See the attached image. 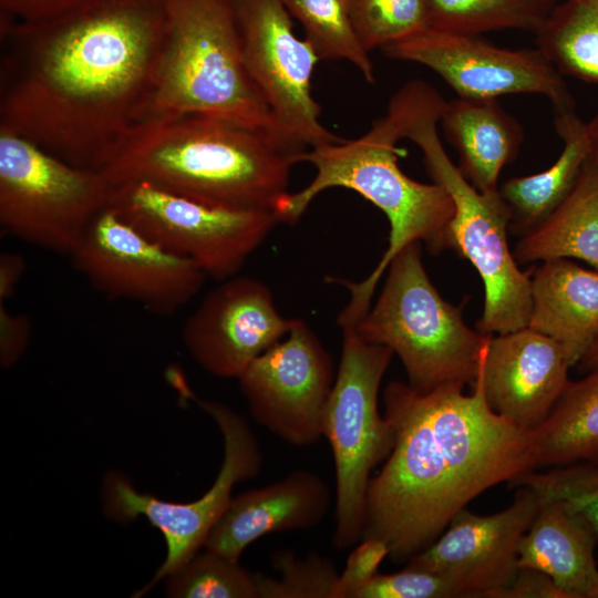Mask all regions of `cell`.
Here are the masks:
<instances>
[{
  "mask_svg": "<svg viewBox=\"0 0 598 598\" xmlns=\"http://www.w3.org/2000/svg\"><path fill=\"white\" fill-rule=\"evenodd\" d=\"M165 33V0H95L54 17L0 18V128L102 171L141 123Z\"/></svg>",
  "mask_w": 598,
  "mask_h": 598,
  "instance_id": "cell-1",
  "label": "cell"
},
{
  "mask_svg": "<svg viewBox=\"0 0 598 598\" xmlns=\"http://www.w3.org/2000/svg\"><path fill=\"white\" fill-rule=\"evenodd\" d=\"M383 403L394 445L369 482L361 539L383 540L395 563L430 546L483 492L535 470L530 433L489 409L478 375L471 394L392 381Z\"/></svg>",
  "mask_w": 598,
  "mask_h": 598,
  "instance_id": "cell-2",
  "label": "cell"
},
{
  "mask_svg": "<svg viewBox=\"0 0 598 598\" xmlns=\"http://www.w3.org/2000/svg\"><path fill=\"white\" fill-rule=\"evenodd\" d=\"M410 107L405 83L390 99L386 112L362 135L309 148L295 162L311 164L316 174L308 185L288 193L274 213L280 223L293 225L312 200L332 187L351 189L384 213L390 223L388 248L370 275L361 281L328 278L349 291L348 305L338 316L340 327L354 326L370 308L375 287L394 256L406 245L423 241L433 252L448 247L454 204L436 183H421L399 166L396 144L404 138Z\"/></svg>",
  "mask_w": 598,
  "mask_h": 598,
  "instance_id": "cell-3",
  "label": "cell"
},
{
  "mask_svg": "<svg viewBox=\"0 0 598 598\" xmlns=\"http://www.w3.org/2000/svg\"><path fill=\"white\" fill-rule=\"evenodd\" d=\"M295 157L260 131L179 114L138 123L101 172L110 183L144 179L215 205L274 212L289 193Z\"/></svg>",
  "mask_w": 598,
  "mask_h": 598,
  "instance_id": "cell-4",
  "label": "cell"
},
{
  "mask_svg": "<svg viewBox=\"0 0 598 598\" xmlns=\"http://www.w3.org/2000/svg\"><path fill=\"white\" fill-rule=\"evenodd\" d=\"M200 114L282 140L245 62L233 0H165V33L143 118Z\"/></svg>",
  "mask_w": 598,
  "mask_h": 598,
  "instance_id": "cell-5",
  "label": "cell"
},
{
  "mask_svg": "<svg viewBox=\"0 0 598 598\" xmlns=\"http://www.w3.org/2000/svg\"><path fill=\"white\" fill-rule=\"evenodd\" d=\"M444 103L433 86H422L413 99L404 138L420 147L433 182L453 200L448 247L475 267L484 285L478 331L494 336L526 328L532 307L530 272L519 269L509 249V212L498 189L478 190L448 157L437 133Z\"/></svg>",
  "mask_w": 598,
  "mask_h": 598,
  "instance_id": "cell-6",
  "label": "cell"
},
{
  "mask_svg": "<svg viewBox=\"0 0 598 598\" xmlns=\"http://www.w3.org/2000/svg\"><path fill=\"white\" fill-rule=\"evenodd\" d=\"M386 270L378 300L353 326L358 336L390 348L419 392L473 388L491 336L471 329L461 310L439 293L424 268L421 243L403 247Z\"/></svg>",
  "mask_w": 598,
  "mask_h": 598,
  "instance_id": "cell-7",
  "label": "cell"
},
{
  "mask_svg": "<svg viewBox=\"0 0 598 598\" xmlns=\"http://www.w3.org/2000/svg\"><path fill=\"white\" fill-rule=\"evenodd\" d=\"M341 329L340 361L323 416V437L330 444L336 474L332 544L338 550L360 542L371 473L394 445L393 427L378 404L394 353L364 341L353 326Z\"/></svg>",
  "mask_w": 598,
  "mask_h": 598,
  "instance_id": "cell-8",
  "label": "cell"
},
{
  "mask_svg": "<svg viewBox=\"0 0 598 598\" xmlns=\"http://www.w3.org/2000/svg\"><path fill=\"white\" fill-rule=\"evenodd\" d=\"M101 171L71 164L34 142L0 128V225L37 247L71 256L109 205Z\"/></svg>",
  "mask_w": 598,
  "mask_h": 598,
  "instance_id": "cell-9",
  "label": "cell"
},
{
  "mask_svg": "<svg viewBox=\"0 0 598 598\" xmlns=\"http://www.w3.org/2000/svg\"><path fill=\"white\" fill-rule=\"evenodd\" d=\"M172 385L183 399L194 401L218 425L224 440V460L209 489L189 503L163 501L137 492L126 477L110 472L103 481L102 499L109 517L128 523L143 516L159 530L166 544V557L152 580L134 597L148 591L197 554L231 499L233 486L256 477L262 466V454L246 420L230 408L198 398L177 375Z\"/></svg>",
  "mask_w": 598,
  "mask_h": 598,
  "instance_id": "cell-10",
  "label": "cell"
},
{
  "mask_svg": "<svg viewBox=\"0 0 598 598\" xmlns=\"http://www.w3.org/2000/svg\"><path fill=\"white\" fill-rule=\"evenodd\" d=\"M109 205L217 281L234 277L279 223L272 210L215 205L136 178L111 183Z\"/></svg>",
  "mask_w": 598,
  "mask_h": 598,
  "instance_id": "cell-11",
  "label": "cell"
},
{
  "mask_svg": "<svg viewBox=\"0 0 598 598\" xmlns=\"http://www.w3.org/2000/svg\"><path fill=\"white\" fill-rule=\"evenodd\" d=\"M247 70L285 143L298 155L343 138L326 128L311 93L320 59L296 35L281 0H233Z\"/></svg>",
  "mask_w": 598,
  "mask_h": 598,
  "instance_id": "cell-12",
  "label": "cell"
},
{
  "mask_svg": "<svg viewBox=\"0 0 598 598\" xmlns=\"http://www.w3.org/2000/svg\"><path fill=\"white\" fill-rule=\"evenodd\" d=\"M101 293L168 316L186 305L208 278L193 260L152 240L107 205L70 256Z\"/></svg>",
  "mask_w": 598,
  "mask_h": 598,
  "instance_id": "cell-13",
  "label": "cell"
},
{
  "mask_svg": "<svg viewBox=\"0 0 598 598\" xmlns=\"http://www.w3.org/2000/svg\"><path fill=\"white\" fill-rule=\"evenodd\" d=\"M283 341L258 355L237 378L252 417L293 446L323 437L336 373L330 353L301 319Z\"/></svg>",
  "mask_w": 598,
  "mask_h": 598,
  "instance_id": "cell-14",
  "label": "cell"
},
{
  "mask_svg": "<svg viewBox=\"0 0 598 598\" xmlns=\"http://www.w3.org/2000/svg\"><path fill=\"white\" fill-rule=\"evenodd\" d=\"M382 51L390 59L431 69L460 97L491 100L529 93L548 99L554 112L575 109L561 74L538 48L505 49L478 35L427 28Z\"/></svg>",
  "mask_w": 598,
  "mask_h": 598,
  "instance_id": "cell-15",
  "label": "cell"
},
{
  "mask_svg": "<svg viewBox=\"0 0 598 598\" xmlns=\"http://www.w3.org/2000/svg\"><path fill=\"white\" fill-rule=\"evenodd\" d=\"M517 487L512 504L501 512H458L406 566L445 578L460 598H498L519 569L518 544L539 506L538 494L530 486Z\"/></svg>",
  "mask_w": 598,
  "mask_h": 598,
  "instance_id": "cell-16",
  "label": "cell"
},
{
  "mask_svg": "<svg viewBox=\"0 0 598 598\" xmlns=\"http://www.w3.org/2000/svg\"><path fill=\"white\" fill-rule=\"evenodd\" d=\"M296 319L278 311L270 289L250 277H230L210 290L184 323L182 338L206 372L237 379L289 333Z\"/></svg>",
  "mask_w": 598,
  "mask_h": 598,
  "instance_id": "cell-17",
  "label": "cell"
},
{
  "mask_svg": "<svg viewBox=\"0 0 598 598\" xmlns=\"http://www.w3.org/2000/svg\"><path fill=\"white\" fill-rule=\"evenodd\" d=\"M569 368L557 341L526 327L491 336L478 380L489 409L530 433L568 386Z\"/></svg>",
  "mask_w": 598,
  "mask_h": 598,
  "instance_id": "cell-18",
  "label": "cell"
},
{
  "mask_svg": "<svg viewBox=\"0 0 598 598\" xmlns=\"http://www.w3.org/2000/svg\"><path fill=\"white\" fill-rule=\"evenodd\" d=\"M331 492L327 482L308 470L231 497L210 530L205 549L231 560L261 536L316 527L328 514Z\"/></svg>",
  "mask_w": 598,
  "mask_h": 598,
  "instance_id": "cell-19",
  "label": "cell"
},
{
  "mask_svg": "<svg viewBox=\"0 0 598 598\" xmlns=\"http://www.w3.org/2000/svg\"><path fill=\"white\" fill-rule=\"evenodd\" d=\"M539 506L518 544V568L547 574L567 598H597L596 535L567 501L539 495Z\"/></svg>",
  "mask_w": 598,
  "mask_h": 598,
  "instance_id": "cell-20",
  "label": "cell"
},
{
  "mask_svg": "<svg viewBox=\"0 0 598 598\" xmlns=\"http://www.w3.org/2000/svg\"><path fill=\"white\" fill-rule=\"evenodd\" d=\"M530 299L527 327L557 341L577 365L598 338V270L544 260L530 272Z\"/></svg>",
  "mask_w": 598,
  "mask_h": 598,
  "instance_id": "cell-21",
  "label": "cell"
},
{
  "mask_svg": "<svg viewBox=\"0 0 598 598\" xmlns=\"http://www.w3.org/2000/svg\"><path fill=\"white\" fill-rule=\"evenodd\" d=\"M440 123L458 154V168L478 190L496 192L503 167L517 154L523 127L496 101H445Z\"/></svg>",
  "mask_w": 598,
  "mask_h": 598,
  "instance_id": "cell-22",
  "label": "cell"
},
{
  "mask_svg": "<svg viewBox=\"0 0 598 598\" xmlns=\"http://www.w3.org/2000/svg\"><path fill=\"white\" fill-rule=\"evenodd\" d=\"M554 113L555 128L564 143L558 158L543 172L511 178L498 187L511 215L509 226L523 234L545 220L563 203L591 155L587 123L575 109Z\"/></svg>",
  "mask_w": 598,
  "mask_h": 598,
  "instance_id": "cell-23",
  "label": "cell"
},
{
  "mask_svg": "<svg viewBox=\"0 0 598 598\" xmlns=\"http://www.w3.org/2000/svg\"><path fill=\"white\" fill-rule=\"evenodd\" d=\"M514 257L523 264L575 258L598 270V161L592 154L563 203L523 234Z\"/></svg>",
  "mask_w": 598,
  "mask_h": 598,
  "instance_id": "cell-24",
  "label": "cell"
},
{
  "mask_svg": "<svg viewBox=\"0 0 598 598\" xmlns=\"http://www.w3.org/2000/svg\"><path fill=\"white\" fill-rule=\"evenodd\" d=\"M530 443L535 470L598 464V367L569 382L547 419L530 432Z\"/></svg>",
  "mask_w": 598,
  "mask_h": 598,
  "instance_id": "cell-25",
  "label": "cell"
},
{
  "mask_svg": "<svg viewBox=\"0 0 598 598\" xmlns=\"http://www.w3.org/2000/svg\"><path fill=\"white\" fill-rule=\"evenodd\" d=\"M535 34L537 48L560 74L598 82V0L556 4Z\"/></svg>",
  "mask_w": 598,
  "mask_h": 598,
  "instance_id": "cell-26",
  "label": "cell"
},
{
  "mask_svg": "<svg viewBox=\"0 0 598 598\" xmlns=\"http://www.w3.org/2000/svg\"><path fill=\"white\" fill-rule=\"evenodd\" d=\"M430 29L478 35L518 29L536 33L555 0H426Z\"/></svg>",
  "mask_w": 598,
  "mask_h": 598,
  "instance_id": "cell-27",
  "label": "cell"
},
{
  "mask_svg": "<svg viewBox=\"0 0 598 598\" xmlns=\"http://www.w3.org/2000/svg\"><path fill=\"white\" fill-rule=\"evenodd\" d=\"M302 25L305 39L320 60H346L364 80L374 82L370 52L361 43L348 8V0H281Z\"/></svg>",
  "mask_w": 598,
  "mask_h": 598,
  "instance_id": "cell-28",
  "label": "cell"
},
{
  "mask_svg": "<svg viewBox=\"0 0 598 598\" xmlns=\"http://www.w3.org/2000/svg\"><path fill=\"white\" fill-rule=\"evenodd\" d=\"M166 594L173 598H259L256 574L207 549L168 576Z\"/></svg>",
  "mask_w": 598,
  "mask_h": 598,
  "instance_id": "cell-29",
  "label": "cell"
},
{
  "mask_svg": "<svg viewBox=\"0 0 598 598\" xmlns=\"http://www.w3.org/2000/svg\"><path fill=\"white\" fill-rule=\"evenodd\" d=\"M348 8L369 52L429 28L426 0H348Z\"/></svg>",
  "mask_w": 598,
  "mask_h": 598,
  "instance_id": "cell-30",
  "label": "cell"
},
{
  "mask_svg": "<svg viewBox=\"0 0 598 598\" xmlns=\"http://www.w3.org/2000/svg\"><path fill=\"white\" fill-rule=\"evenodd\" d=\"M270 563L278 578L256 574L259 598H333L339 574L333 561L310 553L298 557L278 549Z\"/></svg>",
  "mask_w": 598,
  "mask_h": 598,
  "instance_id": "cell-31",
  "label": "cell"
},
{
  "mask_svg": "<svg viewBox=\"0 0 598 598\" xmlns=\"http://www.w3.org/2000/svg\"><path fill=\"white\" fill-rule=\"evenodd\" d=\"M457 591L437 574L405 566L393 574H380L355 598H454Z\"/></svg>",
  "mask_w": 598,
  "mask_h": 598,
  "instance_id": "cell-32",
  "label": "cell"
},
{
  "mask_svg": "<svg viewBox=\"0 0 598 598\" xmlns=\"http://www.w3.org/2000/svg\"><path fill=\"white\" fill-rule=\"evenodd\" d=\"M388 545L379 538H363L351 550L346 566L339 574L333 598H355L379 573L381 563L389 556Z\"/></svg>",
  "mask_w": 598,
  "mask_h": 598,
  "instance_id": "cell-33",
  "label": "cell"
},
{
  "mask_svg": "<svg viewBox=\"0 0 598 598\" xmlns=\"http://www.w3.org/2000/svg\"><path fill=\"white\" fill-rule=\"evenodd\" d=\"M556 496L586 517L598 542V464L582 462L567 468L556 483Z\"/></svg>",
  "mask_w": 598,
  "mask_h": 598,
  "instance_id": "cell-34",
  "label": "cell"
},
{
  "mask_svg": "<svg viewBox=\"0 0 598 598\" xmlns=\"http://www.w3.org/2000/svg\"><path fill=\"white\" fill-rule=\"evenodd\" d=\"M31 320L24 313L11 312L0 302V364L8 369L24 353L31 338Z\"/></svg>",
  "mask_w": 598,
  "mask_h": 598,
  "instance_id": "cell-35",
  "label": "cell"
},
{
  "mask_svg": "<svg viewBox=\"0 0 598 598\" xmlns=\"http://www.w3.org/2000/svg\"><path fill=\"white\" fill-rule=\"evenodd\" d=\"M95 0H0V18L16 21L41 20Z\"/></svg>",
  "mask_w": 598,
  "mask_h": 598,
  "instance_id": "cell-36",
  "label": "cell"
},
{
  "mask_svg": "<svg viewBox=\"0 0 598 598\" xmlns=\"http://www.w3.org/2000/svg\"><path fill=\"white\" fill-rule=\"evenodd\" d=\"M498 598H567L545 573L534 568H519L511 585Z\"/></svg>",
  "mask_w": 598,
  "mask_h": 598,
  "instance_id": "cell-37",
  "label": "cell"
},
{
  "mask_svg": "<svg viewBox=\"0 0 598 598\" xmlns=\"http://www.w3.org/2000/svg\"><path fill=\"white\" fill-rule=\"evenodd\" d=\"M27 268L24 257L18 252L0 254V302H6L14 295Z\"/></svg>",
  "mask_w": 598,
  "mask_h": 598,
  "instance_id": "cell-38",
  "label": "cell"
},
{
  "mask_svg": "<svg viewBox=\"0 0 598 598\" xmlns=\"http://www.w3.org/2000/svg\"><path fill=\"white\" fill-rule=\"evenodd\" d=\"M584 372H589L598 367V338L578 363Z\"/></svg>",
  "mask_w": 598,
  "mask_h": 598,
  "instance_id": "cell-39",
  "label": "cell"
},
{
  "mask_svg": "<svg viewBox=\"0 0 598 598\" xmlns=\"http://www.w3.org/2000/svg\"><path fill=\"white\" fill-rule=\"evenodd\" d=\"M587 130L591 144V154L598 161V113L587 122Z\"/></svg>",
  "mask_w": 598,
  "mask_h": 598,
  "instance_id": "cell-40",
  "label": "cell"
},
{
  "mask_svg": "<svg viewBox=\"0 0 598 598\" xmlns=\"http://www.w3.org/2000/svg\"><path fill=\"white\" fill-rule=\"evenodd\" d=\"M597 598H598V595H597Z\"/></svg>",
  "mask_w": 598,
  "mask_h": 598,
  "instance_id": "cell-41",
  "label": "cell"
}]
</instances>
